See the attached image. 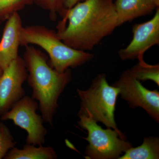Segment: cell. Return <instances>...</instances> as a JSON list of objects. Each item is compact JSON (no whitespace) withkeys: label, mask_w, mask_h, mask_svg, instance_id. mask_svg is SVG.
<instances>
[{"label":"cell","mask_w":159,"mask_h":159,"mask_svg":"<svg viewBox=\"0 0 159 159\" xmlns=\"http://www.w3.org/2000/svg\"><path fill=\"white\" fill-rule=\"evenodd\" d=\"M21 46H39L48 54L49 63L55 70L63 73L93 59L94 55L71 48L63 42L57 32L41 25L23 27L20 36Z\"/></svg>","instance_id":"3"},{"label":"cell","mask_w":159,"mask_h":159,"mask_svg":"<svg viewBox=\"0 0 159 159\" xmlns=\"http://www.w3.org/2000/svg\"><path fill=\"white\" fill-rule=\"evenodd\" d=\"M56 151L51 146H36L26 144L22 149L15 147L9 150L5 159H56Z\"/></svg>","instance_id":"12"},{"label":"cell","mask_w":159,"mask_h":159,"mask_svg":"<svg viewBox=\"0 0 159 159\" xmlns=\"http://www.w3.org/2000/svg\"><path fill=\"white\" fill-rule=\"evenodd\" d=\"M139 62L130 69L131 73L139 81L150 80L159 86V66L146 63L143 57L138 58Z\"/></svg>","instance_id":"14"},{"label":"cell","mask_w":159,"mask_h":159,"mask_svg":"<svg viewBox=\"0 0 159 159\" xmlns=\"http://www.w3.org/2000/svg\"><path fill=\"white\" fill-rule=\"evenodd\" d=\"M22 21L19 12L7 20L0 42V68L6 69L18 55Z\"/></svg>","instance_id":"10"},{"label":"cell","mask_w":159,"mask_h":159,"mask_svg":"<svg viewBox=\"0 0 159 159\" xmlns=\"http://www.w3.org/2000/svg\"><path fill=\"white\" fill-rule=\"evenodd\" d=\"M39 103L31 97L24 96L1 117V121L11 120L27 132L26 143L36 146L44 144L48 131L42 116L36 112Z\"/></svg>","instance_id":"6"},{"label":"cell","mask_w":159,"mask_h":159,"mask_svg":"<svg viewBox=\"0 0 159 159\" xmlns=\"http://www.w3.org/2000/svg\"><path fill=\"white\" fill-rule=\"evenodd\" d=\"M83 1L84 0H66V8L67 9H70L77 3Z\"/></svg>","instance_id":"18"},{"label":"cell","mask_w":159,"mask_h":159,"mask_svg":"<svg viewBox=\"0 0 159 159\" xmlns=\"http://www.w3.org/2000/svg\"><path fill=\"white\" fill-rule=\"evenodd\" d=\"M133 38L128 46L119 51L122 60H134L143 57L144 53L159 43V9L151 19L145 22L134 25Z\"/></svg>","instance_id":"9"},{"label":"cell","mask_w":159,"mask_h":159,"mask_svg":"<svg viewBox=\"0 0 159 159\" xmlns=\"http://www.w3.org/2000/svg\"><path fill=\"white\" fill-rule=\"evenodd\" d=\"M33 3L49 12L50 19L55 20L58 15L63 17L67 9L66 0H32Z\"/></svg>","instance_id":"16"},{"label":"cell","mask_w":159,"mask_h":159,"mask_svg":"<svg viewBox=\"0 0 159 159\" xmlns=\"http://www.w3.org/2000/svg\"><path fill=\"white\" fill-rule=\"evenodd\" d=\"M79 126L88 132L84 139L89 142L85 154L91 159H119L132 145L120 138L116 131L107 128L103 129L90 117L78 115Z\"/></svg>","instance_id":"5"},{"label":"cell","mask_w":159,"mask_h":159,"mask_svg":"<svg viewBox=\"0 0 159 159\" xmlns=\"http://www.w3.org/2000/svg\"><path fill=\"white\" fill-rule=\"evenodd\" d=\"M14 140L9 128L0 122V159H4L9 150L16 147Z\"/></svg>","instance_id":"17"},{"label":"cell","mask_w":159,"mask_h":159,"mask_svg":"<svg viewBox=\"0 0 159 159\" xmlns=\"http://www.w3.org/2000/svg\"><path fill=\"white\" fill-rule=\"evenodd\" d=\"M3 70H2V69L0 68V77L2 76V74Z\"/></svg>","instance_id":"19"},{"label":"cell","mask_w":159,"mask_h":159,"mask_svg":"<svg viewBox=\"0 0 159 159\" xmlns=\"http://www.w3.org/2000/svg\"><path fill=\"white\" fill-rule=\"evenodd\" d=\"M0 24H1V22H0Z\"/></svg>","instance_id":"20"},{"label":"cell","mask_w":159,"mask_h":159,"mask_svg":"<svg viewBox=\"0 0 159 159\" xmlns=\"http://www.w3.org/2000/svg\"><path fill=\"white\" fill-rule=\"evenodd\" d=\"M159 158V140L157 137H145L142 145L132 147L119 159H157Z\"/></svg>","instance_id":"13"},{"label":"cell","mask_w":159,"mask_h":159,"mask_svg":"<svg viewBox=\"0 0 159 159\" xmlns=\"http://www.w3.org/2000/svg\"><path fill=\"white\" fill-rule=\"evenodd\" d=\"M80 100L78 115L90 117L96 122H102L107 128L116 131L120 138H126L117 127L115 112L119 88L109 84L104 74H99L87 90L77 89Z\"/></svg>","instance_id":"4"},{"label":"cell","mask_w":159,"mask_h":159,"mask_svg":"<svg viewBox=\"0 0 159 159\" xmlns=\"http://www.w3.org/2000/svg\"><path fill=\"white\" fill-rule=\"evenodd\" d=\"M118 27L137 18L151 14L159 4L155 0H116Z\"/></svg>","instance_id":"11"},{"label":"cell","mask_w":159,"mask_h":159,"mask_svg":"<svg viewBox=\"0 0 159 159\" xmlns=\"http://www.w3.org/2000/svg\"><path fill=\"white\" fill-rule=\"evenodd\" d=\"M33 4L32 0H0V22Z\"/></svg>","instance_id":"15"},{"label":"cell","mask_w":159,"mask_h":159,"mask_svg":"<svg viewBox=\"0 0 159 159\" xmlns=\"http://www.w3.org/2000/svg\"><path fill=\"white\" fill-rule=\"evenodd\" d=\"M113 86L119 88L121 97L127 101L131 108L144 109L152 119L159 122L158 91L145 88L129 70L123 72Z\"/></svg>","instance_id":"7"},{"label":"cell","mask_w":159,"mask_h":159,"mask_svg":"<svg viewBox=\"0 0 159 159\" xmlns=\"http://www.w3.org/2000/svg\"><path fill=\"white\" fill-rule=\"evenodd\" d=\"M57 25L60 39L79 51H91L118 27L114 0H84L67 9Z\"/></svg>","instance_id":"1"},{"label":"cell","mask_w":159,"mask_h":159,"mask_svg":"<svg viewBox=\"0 0 159 159\" xmlns=\"http://www.w3.org/2000/svg\"><path fill=\"white\" fill-rule=\"evenodd\" d=\"M28 75L24 60L20 56L3 70L0 77V117L25 96L23 85Z\"/></svg>","instance_id":"8"},{"label":"cell","mask_w":159,"mask_h":159,"mask_svg":"<svg viewBox=\"0 0 159 159\" xmlns=\"http://www.w3.org/2000/svg\"><path fill=\"white\" fill-rule=\"evenodd\" d=\"M25 47L22 58L28 71V84L32 89L31 97L38 102L44 121L52 127L58 99L72 78L71 71L57 72L42 51L32 46Z\"/></svg>","instance_id":"2"}]
</instances>
